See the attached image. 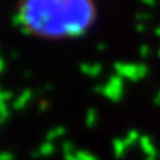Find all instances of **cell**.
I'll return each instance as SVG.
<instances>
[{
	"label": "cell",
	"mask_w": 160,
	"mask_h": 160,
	"mask_svg": "<svg viewBox=\"0 0 160 160\" xmlns=\"http://www.w3.org/2000/svg\"><path fill=\"white\" fill-rule=\"evenodd\" d=\"M18 21L27 34L46 42L79 39L98 19L97 0H18Z\"/></svg>",
	"instance_id": "cell-1"
}]
</instances>
